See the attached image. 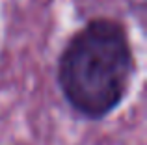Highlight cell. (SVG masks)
Returning <instances> with one entry per match:
<instances>
[{
	"label": "cell",
	"mask_w": 147,
	"mask_h": 145,
	"mask_svg": "<svg viewBox=\"0 0 147 145\" xmlns=\"http://www.w3.org/2000/svg\"><path fill=\"white\" fill-rule=\"evenodd\" d=\"M136 72L138 60L127 24L97 15L65 39L56 58L54 80L78 119L99 123L123 106Z\"/></svg>",
	"instance_id": "1"
}]
</instances>
